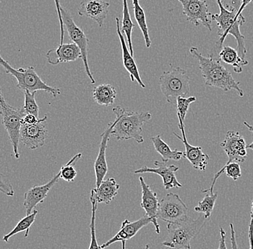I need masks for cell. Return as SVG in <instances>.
I'll use <instances>...</instances> for the list:
<instances>
[{
	"label": "cell",
	"instance_id": "obj_1",
	"mask_svg": "<svg viewBox=\"0 0 253 249\" xmlns=\"http://www.w3.org/2000/svg\"><path fill=\"white\" fill-rule=\"evenodd\" d=\"M189 51L192 57L199 61V69L206 85L220 89L224 92L235 90L240 98L244 97L240 82L234 79L232 73L221 64L220 60L210 54L209 57L204 56L196 47L190 48Z\"/></svg>",
	"mask_w": 253,
	"mask_h": 249
},
{
	"label": "cell",
	"instance_id": "obj_2",
	"mask_svg": "<svg viewBox=\"0 0 253 249\" xmlns=\"http://www.w3.org/2000/svg\"><path fill=\"white\" fill-rule=\"evenodd\" d=\"M218 6H219L220 13L211 15V20L216 22L218 26V36L219 40L215 44L214 50L211 55L215 58H219V53L223 48V44L225 41L226 38L229 35L233 36L237 41V50L238 51L240 58L245 59L247 54V48L245 45V38L240 31V27L245 23L244 16L241 15L237 17V14L233 12L227 10L223 7L220 0H216Z\"/></svg>",
	"mask_w": 253,
	"mask_h": 249
},
{
	"label": "cell",
	"instance_id": "obj_3",
	"mask_svg": "<svg viewBox=\"0 0 253 249\" xmlns=\"http://www.w3.org/2000/svg\"><path fill=\"white\" fill-rule=\"evenodd\" d=\"M112 111L116 115V124L112 130V136L118 141L134 140L142 144V126L151 120V114L148 112L126 110L120 106H117Z\"/></svg>",
	"mask_w": 253,
	"mask_h": 249
},
{
	"label": "cell",
	"instance_id": "obj_4",
	"mask_svg": "<svg viewBox=\"0 0 253 249\" xmlns=\"http://www.w3.org/2000/svg\"><path fill=\"white\" fill-rule=\"evenodd\" d=\"M205 216L194 219L188 217L176 224H167L168 235L163 246L172 249H191V243L205 226Z\"/></svg>",
	"mask_w": 253,
	"mask_h": 249
},
{
	"label": "cell",
	"instance_id": "obj_5",
	"mask_svg": "<svg viewBox=\"0 0 253 249\" xmlns=\"http://www.w3.org/2000/svg\"><path fill=\"white\" fill-rule=\"evenodd\" d=\"M0 63L4 68L6 74L15 77L17 80V87L23 92H45L50 94L53 98H57L61 95V90L55 87L47 85L42 79L39 77L33 66H30L27 69L20 68L16 69L12 67L8 61H5L2 56H0Z\"/></svg>",
	"mask_w": 253,
	"mask_h": 249
},
{
	"label": "cell",
	"instance_id": "obj_6",
	"mask_svg": "<svg viewBox=\"0 0 253 249\" xmlns=\"http://www.w3.org/2000/svg\"><path fill=\"white\" fill-rule=\"evenodd\" d=\"M190 81L187 71L178 66H171L170 71H164L160 77L159 85L168 102L175 105L178 98L189 95Z\"/></svg>",
	"mask_w": 253,
	"mask_h": 249
},
{
	"label": "cell",
	"instance_id": "obj_7",
	"mask_svg": "<svg viewBox=\"0 0 253 249\" xmlns=\"http://www.w3.org/2000/svg\"><path fill=\"white\" fill-rule=\"evenodd\" d=\"M0 107L2 125H4L9 136L15 158L19 159L20 156L19 152L20 133L23 126V119L26 115V112L23 107L16 108L7 103L1 91L0 94Z\"/></svg>",
	"mask_w": 253,
	"mask_h": 249
},
{
	"label": "cell",
	"instance_id": "obj_8",
	"mask_svg": "<svg viewBox=\"0 0 253 249\" xmlns=\"http://www.w3.org/2000/svg\"><path fill=\"white\" fill-rule=\"evenodd\" d=\"M187 205L177 194L170 193L166 194L160 201L158 219L167 224H176L188 218Z\"/></svg>",
	"mask_w": 253,
	"mask_h": 249
},
{
	"label": "cell",
	"instance_id": "obj_9",
	"mask_svg": "<svg viewBox=\"0 0 253 249\" xmlns=\"http://www.w3.org/2000/svg\"><path fill=\"white\" fill-rule=\"evenodd\" d=\"M61 12L63 23L66 26V31L68 32L69 37L74 44L78 46L81 52H82V59L83 61L84 66L85 72L91 81V83L94 85L96 83V81L93 77L92 73L90 70L88 62V39H87L83 30L76 24L70 13L66 9L61 7Z\"/></svg>",
	"mask_w": 253,
	"mask_h": 249
},
{
	"label": "cell",
	"instance_id": "obj_10",
	"mask_svg": "<svg viewBox=\"0 0 253 249\" xmlns=\"http://www.w3.org/2000/svg\"><path fill=\"white\" fill-rule=\"evenodd\" d=\"M183 7V14L188 21L196 27L203 25L209 31L212 30L211 15L205 0H178Z\"/></svg>",
	"mask_w": 253,
	"mask_h": 249
},
{
	"label": "cell",
	"instance_id": "obj_11",
	"mask_svg": "<svg viewBox=\"0 0 253 249\" xmlns=\"http://www.w3.org/2000/svg\"><path fill=\"white\" fill-rule=\"evenodd\" d=\"M247 146L246 141L240 133L229 131L224 141L220 144V147L228 157V161L226 164L245 162L248 158Z\"/></svg>",
	"mask_w": 253,
	"mask_h": 249
},
{
	"label": "cell",
	"instance_id": "obj_12",
	"mask_svg": "<svg viewBox=\"0 0 253 249\" xmlns=\"http://www.w3.org/2000/svg\"><path fill=\"white\" fill-rule=\"evenodd\" d=\"M178 117V121H179L178 128L181 130L182 138L180 137L179 135L177 134L176 133L174 132L173 135L177 139L181 141L183 145H184L186 152H184V156L183 157L189 161L190 164H191V166L194 169L201 171H205L206 169H207L209 161H210V156L205 153L202 147H194V146L191 145L188 142L186 133H185L184 123L182 121L181 117Z\"/></svg>",
	"mask_w": 253,
	"mask_h": 249
},
{
	"label": "cell",
	"instance_id": "obj_13",
	"mask_svg": "<svg viewBox=\"0 0 253 249\" xmlns=\"http://www.w3.org/2000/svg\"><path fill=\"white\" fill-rule=\"evenodd\" d=\"M42 121L34 125H23L20 133V141L31 150L41 148L45 145L48 131L42 124L47 120V115Z\"/></svg>",
	"mask_w": 253,
	"mask_h": 249
},
{
	"label": "cell",
	"instance_id": "obj_14",
	"mask_svg": "<svg viewBox=\"0 0 253 249\" xmlns=\"http://www.w3.org/2000/svg\"><path fill=\"white\" fill-rule=\"evenodd\" d=\"M156 168H150L148 166H142L140 169L134 170V174H144L151 173L159 175L162 178L164 186L166 190L173 188H181L183 185L178 182L175 173L179 170V167L175 165H169L164 161H156L154 162Z\"/></svg>",
	"mask_w": 253,
	"mask_h": 249
},
{
	"label": "cell",
	"instance_id": "obj_15",
	"mask_svg": "<svg viewBox=\"0 0 253 249\" xmlns=\"http://www.w3.org/2000/svg\"><path fill=\"white\" fill-rule=\"evenodd\" d=\"M59 179H61V177H60V172H58L47 183L43 185H36L32 187L25 193L23 205L26 210L27 215L31 214L39 204L44 202L49 192L58 182Z\"/></svg>",
	"mask_w": 253,
	"mask_h": 249
},
{
	"label": "cell",
	"instance_id": "obj_16",
	"mask_svg": "<svg viewBox=\"0 0 253 249\" xmlns=\"http://www.w3.org/2000/svg\"><path fill=\"white\" fill-rule=\"evenodd\" d=\"M110 6V3L104 0H82L79 6L78 14L81 17L94 20L102 28L108 15Z\"/></svg>",
	"mask_w": 253,
	"mask_h": 249
},
{
	"label": "cell",
	"instance_id": "obj_17",
	"mask_svg": "<svg viewBox=\"0 0 253 249\" xmlns=\"http://www.w3.org/2000/svg\"><path fill=\"white\" fill-rule=\"evenodd\" d=\"M140 186L142 188V201L140 206L145 212V215L152 220V223L155 227L156 234H161V228L158 223V212L160 202L157 193H155L149 185H147L143 177H139Z\"/></svg>",
	"mask_w": 253,
	"mask_h": 249
},
{
	"label": "cell",
	"instance_id": "obj_18",
	"mask_svg": "<svg viewBox=\"0 0 253 249\" xmlns=\"http://www.w3.org/2000/svg\"><path fill=\"white\" fill-rule=\"evenodd\" d=\"M115 124H116L115 120L112 123H109L107 128L101 134V142L100 145H99V152H98L97 158L94 163L96 187H99L108 172L106 151H107L109 141L112 136V130H113Z\"/></svg>",
	"mask_w": 253,
	"mask_h": 249
},
{
	"label": "cell",
	"instance_id": "obj_19",
	"mask_svg": "<svg viewBox=\"0 0 253 249\" xmlns=\"http://www.w3.org/2000/svg\"><path fill=\"white\" fill-rule=\"evenodd\" d=\"M116 20V31L118 33L119 39L120 41V45L122 49V57H123V63L124 65L125 69L129 73V77H130L132 82H136L138 85L145 89L146 87L144 82H142L141 77L140 75V71H139L138 66L135 62L134 56L131 54L129 51V47H128L127 42L126 41L124 36H123V31L121 29V23H120L119 17L115 18Z\"/></svg>",
	"mask_w": 253,
	"mask_h": 249
},
{
	"label": "cell",
	"instance_id": "obj_20",
	"mask_svg": "<svg viewBox=\"0 0 253 249\" xmlns=\"http://www.w3.org/2000/svg\"><path fill=\"white\" fill-rule=\"evenodd\" d=\"M150 223H152V220L146 215L134 222H129L127 219H126L122 223L121 228L118 234L110 240L103 244L101 246V249L107 248L115 243L130 240L142 228L148 226Z\"/></svg>",
	"mask_w": 253,
	"mask_h": 249
},
{
	"label": "cell",
	"instance_id": "obj_21",
	"mask_svg": "<svg viewBox=\"0 0 253 249\" xmlns=\"http://www.w3.org/2000/svg\"><path fill=\"white\" fill-rule=\"evenodd\" d=\"M47 61L51 65L75 61L82 58V52L74 43L63 44L55 49H50L46 53Z\"/></svg>",
	"mask_w": 253,
	"mask_h": 249
},
{
	"label": "cell",
	"instance_id": "obj_22",
	"mask_svg": "<svg viewBox=\"0 0 253 249\" xmlns=\"http://www.w3.org/2000/svg\"><path fill=\"white\" fill-rule=\"evenodd\" d=\"M120 185L117 183L115 178H108L103 181L99 187L91 190L90 194L96 198L98 203L110 204L118 194Z\"/></svg>",
	"mask_w": 253,
	"mask_h": 249
},
{
	"label": "cell",
	"instance_id": "obj_23",
	"mask_svg": "<svg viewBox=\"0 0 253 249\" xmlns=\"http://www.w3.org/2000/svg\"><path fill=\"white\" fill-rule=\"evenodd\" d=\"M155 150L162 157V161L169 162V161H178L184 156V152L181 150H172L170 147L161 139V136H153L150 138Z\"/></svg>",
	"mask_w": 253,
	"mask_h": 249
},
{
	"label": "cell",
	"instance_id": "obj_24",
	"mask_svg": "<svg viewBox=\"0 0 253 249\" xmlns=\"http://www.w3.org/2000/svg\"><path fill=\"white\" fill-rule=\"evenodd\" d=\"M117 90L109 84H102L94 87L92 96L94 101L99 105L110 107L115 103L117 98Z\"/></svg>",
	"mask_w": 253,
	"mask_h": 249
},
{
	"label": "cell",
	"instance_id": "obj_25",
	"mask_svg": "<svg viewBox=\"0 0 253 249\" xmlns=\"http://www.w3.org/2000/svg\"><path fill=\"white\" fill-rule=\"evenodd\" d=\"M219 58L222 62L232 66L233 71L237 74L243 72V66L249 63L247 60L240 58L236 49L230 47H223L219 52Z\"/></svg>",
	"mask_w": 253,
	"mask_h": 249
},
{
	"label": "cell",
	"instance_id": "obj_26",
	"mask_svg": "<svg viewBox=\"0 0 253 249\" xmlns=\"http://www.w3.org/2000/svg\"><path fill=\"white\" fill-rule=\"evenodd\" d=\"M134 18L141 30L142 36L145 40V46L147 48L151 47V40L150 39L149 31L147 24L146 16L143 8L140 6L139 0H132Z\"/></svg>",
	"mask_w": 253,
	"mask_h": 249
},
{
	"label": "cell",
	"instance_id": "obj_27",
	"mask_svg": "<svg viewBox=\"0 0 253 249\" xmlns=\"http://www.w3.org/2000/svg\"><path fill=\"white\" fill-rule=\"evenodd\" d=\"M123 17L122 20L121 29L123 33H125L126 37L128 47L132 56H134L133 46H132V34L134 28V24L131 19L129 13V7H128L127 0H123Z\"/></svg>",
	"mask_w": 253,
	"mask_h": 249
},
{
	"label": "cell",
	"instance_id": "obj_28",
	"mask_svg": "<svg viewBox=\"0 0 253 249\" xmlns=\"http://www.w3.org/2000/svg\"><path fill=\"white\" fill-rule=\"evenodd\" d=\"M39 211L35 210L30 215H27L25 218L21 219L20 221L17 223L15 228L9 233V234H6L5 236L3 237L2 241L4 242H9V239L12 236L20 234V233L25 231V238L28 237L29 236L30 229L32 225L34 223L35 220H36V217H37Z\"/></svg>",
	"mask_w": 253,
	"mask_h": 249
},
{
	"label": "cell",
	"instance_id": "obj_29",
	"mask_svg": "<svg viewBox=\"0 0 253 249\" xmlns=\"http://www.w3.org/2000/svg\"><path fill=\"white\" fill-rule=\"evenodd\" d=\"M205 193V198L194 207V210L199 213L203 214L205 218L208 220L211 217L215 203L218 198V193H211L208 190H202Z\"/></svg>",
	"mask_w": 253,
	"mask_h": 249
},
{
	"label": "cell",
	"instance_id": "obj_30",
	"mask_svg": "<svg viewBox=\"0 0 253 249\" xmlns=\"http://www.w3.org/2000/svg\"><path fill=\"white\" fill-rule=\"evenodd\" d=\"M90 202L91 203V217L89 224L91 242H90L88 249H101V247H99L98 244L96 235V212L97 210L98 202L96 198L91 194H90Z\"/></svg>",
	"mask_w": 253,
	"mask_h": 249
},
{
	"label": "cell",
	"instance_id": "obj_31",
	"mask_svg": "<svg viewBox=\"0 0 253 249\" xmlns=\"http://www.w3.org/2000/svg\"><path fill=\"white\" fill-rule=\"evenodd\" d=\"M82 157V153H79L75 155L72 158L60 169V177L61 179L67 182H72L77 176V171L74 167V164Z\"/></svg>",
	"mask_w": 253,
	"mask_h": 249
},
{
	"label": "cell",
	"instance_id": "obj_32",
	"mask_svg": "<svg viewBox=\"0 0 253 249\" xmlns=\"http://www.w3.org/2000/svg\"><path fill=\"white\" fill-rule=\"evenodd\" d=\"M36 92H24L25 95V101H24L23 108L26 114H31L39 118V106L38 105L36 100Z\"/></svg>",
	"mask_w": 253,
	"mask_h": 249
},
{
	"label": "cell",
	"instance_id": "obj_33",
	"mask_svg": "<svg viewBox=\"0 0 253 249\" xmlns=\"http://www.w3.org/2000/svg\"><path fill=\"white\" fill-rule=\"evenodd\" d=\"M196 101H197V98L194 96L189 97V98L180 97L177 99L176 104H175L177 115H178V117H181L183 123H184L185 118H186L188 111H189L190 105L192 103L195 102Z\"/></svg>",
	"mask_w": 253,
	"mask_h": 249
},
{
	"label": "cell",
	"instance_id": "obj_34",
	"mask_svg": "<svg viewBox=\"0 0 253 249\" xmlns=\"http://www.w3.org/2000/svg\"><path fill=\"white\" fill-rule=\"evenodd\" d=\"M223 7L230 12L237 14L242 5L243 0H220Z\"/></svg>",
	"mask_w": 253,
	"mask_h": 249
},
{
	"label": "cell",
	"instance_id": "obj_35",
	"mask_svg": "<svg viewBox=\"0 0 253 249\" xmlns=\"http://www.w3.org/2000/svg\"><path fill=\"white\" fill-rule=\"evenodd\" d=\"M0 190H1V193H4L9 197H13L15 194V191H14L13 188H12V185L9 183L8 179L4 177L2 174L1 175V181H0Z\"/></svg>",
	"mask_w": 253,
	"mask_h": 249
},
{
	"label": "cell",
	"instance_id": "obj_36",
	"mask_svg": "<svg viewBox=\"0 0 253 249\" xmlns=\"http://www.w3.org/2000/svg\"><path fill=\"white\" fill-rule=\"evenodd\" d=\"M45 118L44 116L42 118H39L34 115L31 114H26L23 119V125H34L39 122L42 121V120Z\"/></svg>",
	"mask_w": 253,
	"mask_h": 249
},
{
	"label": "cell",
	"instance_id": "obj_37",
	"mask_svg": "<svg viewBox=\"0 0 253 249\" xmlns=\"http://www.w3.org/2000/svg\"><path fill=\"white\" fill-rule=\"evenodd\" d=\"M55 6H56L57 11H58V17H59L60 25H61V42L59 45L63 44V38H64V27H63V22L62 17H61V6L60 4L59 0H54Z\"/></svg>",
	"mask_w": 253,
	"mask_h": 249
},
{
	"label": "cell",
	"instance_id": "obj_38",
	"mask_svg": "<svg viewBox=\"0 0 253 249\" xmlns=\"http://www.w3.org/2000/svg\"><path fill=\"white\" fill-rule=\"evenodd\" d=\"M229 227H230V240L232 249H239L237 242L236 232H235L234 225L232 223H230Z\"/></svg>",
	"mask_w": 253,
	"mask_h": 249
},
{
	"label": "cell",
	"instance_id": "obj_39",
	"mask_svg": "<svg viewBox=\"0 0 253 249\" xmlns=\"http://www.w3.org/2000/svg\"><path fill=\"white\" fill-rule=\"evenodd\" d=\"M219 234H220V238H219L218 249H227V244H226V232L224 228H221V227L219 229Z\"/></svg>",
	"mask_w": 253,
	"mask_h": 249
},
{
	"label": "cell",
	"instance_id": "obj_40",
	"mask_svg": "<svg viewBox=\"0 0 253 249\" xmlns=\"http://www.w3.org/2000/svg\"><path fill=\"white\" fill-rule=\"evenodd\" d=\"M248 237H249L250 249H253V219H251L250 222Z\"/></svg>",
	"mask_w": 253,
	"mask_h": 249
},
{
	"label": "cell",
	"instance_id": "obj_41",
	"mask_svg": "<svg viewBox=\"0 0 253 249\" xmlns=\"http://www.w3.org/2000/svg\"><path fill=\"white\" fill-rule=\"evenodd\" d=\"M253 0H243V2H242L241 7H240V10L238 11L237 14V17H240V16L242 15V12L244 10L245 7L248 5V4H251Z\"/></svg>",
	"mask_w": 253,
	"mask_h": 249
},
{
	"label": "cell",
	"instance_id": "obj_42",
	"mask_svg": "<svg viewBox=\"0 0 253 249\" xmlns=\"http://www.w3.org/2000/svg\"><path fill=\"white\" fill-rule=\"evenodd\" d=\"M244 125H245V126L247 127V128H248V130H249V131H251V133H253V125H251V124H249V123H247L246 121L244 122ZM247 148H248V149H251V150H253V141L252 143H251V144H248V145L247 146Z\"/></svg>",
	"mask_w": 253,
	"mask_h": 249
},
{
	"label": "cell",
	"instance_id": "obj_43",
	"mask_svg": "<svg viewBox=\"0 0 253 249\" xmlns=\"http://www.w3.org/2000/svg\"><path fill=\"white\" fill-rule=\"evenodd\" d=\"M251 219H253V199L252 202V205H251Z\"/></svg>",
	"mask_w": 253,
	"mask_h": 249
},
{
	"label": "cell",
	"instance_id": "obj_44",
	"mask_svg": "<svg viewBox=\"0 0 253 249\" xmlns=\"http://www.w3.org/2000/svg\"><path fill=\"white\" fill-rule=\"evenodd\" d=\"M122 245H123V249H126V241H123L122 242Z\"/></svg>",
	"mask_w": 253,
	"mask_h": 249
},
{
	"label": "cell",
	"instance_id": "obj_45",
	"mask_svg": "<svg viewBox=\"0 0 253 249\" xmlns=\"http://www.w3.org/2000/svg\"><path fill=\"white\" fill-rule=\"evenodd\" d=\"M143 249H150V244H146V245H145V248Z\"/></svg>",
	"mask_w": 253,
	"mask_h": 249
}]
</instances>
